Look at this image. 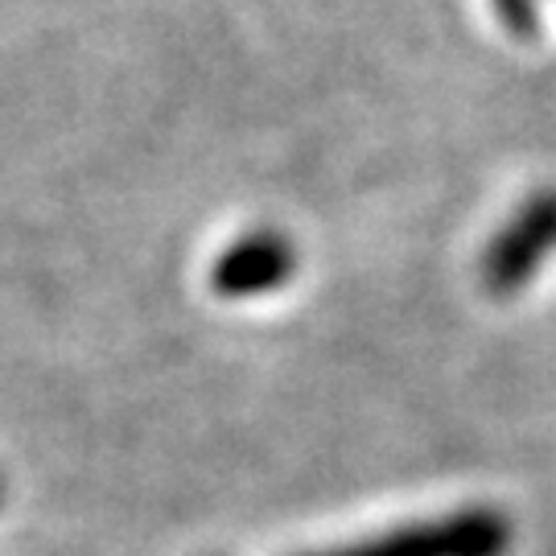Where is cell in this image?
I'll use <instances>...</instances> for the list:
<instances>
[{"instance_id":"cell-5","label":"cell","mask_w":556,"mask_h":556,"mask_svg":"<svg viewBox=\"0 0 556 556\" xmlns=\"http://www.w3.org/2000/svg\"><path fill=\"white\" fill-rule=\"evenodd\" d=\"M0 498H4V486H0Z\"/></svg>"},{"instance_id":"cell-1","label":"cell","mask_w":556,"mask_h":556,"mask_svg":"<svg viewBox=\"0 0 556 556\" xmlns=\"http://www.w3.org/2000/svg\"><path fill=\"white\" fill-rule=\"evenodd\" d=\"M511 523L495 507H470L429 523H408L388 536H371L351 548H330L314 556H507Z\"/></svg>"},{"instance_id":"cell-2","label":"cell","mask_w":556,"mask_h":556,"mask_svg":"<svg viewBox=\"0 0 556 556\" xmlns=\"http://www.w3.org/2000/svg\"><path fill=\"white\" fill-rule=\"evenodd\" d=\"M556 252V190H540L516 211V219L507 223L486 256H482V285L495 298H511L519 293L532 273L540 268V260Z\"/></svg>"},{"instance_id":"cell-3","label":"cell","mask_w":556,"mask_h":556,"mask_svg":"<svg viewBox=\"0 0 556 556\" xmlns=\"http://www.w3.org/2000/svg\"><path fill=\"white\" fill-rule=\"evenodd\" d=\"M293 273H298L293 239H285L280 231H248L211 264V289L219 298H260L293 280Z\"/></svg>"},{"instance_id":"cell-4","label":"cell","mask_w":556,"mask_h":556,"mask_svg":"<svg viewBox=\"0 0 556 556\" xmlns=\"http://www.w3.org/2000/svg\"><path fill=\"white\" fill-rule=\"evenodd\" d=\"M495 4H498V17L507 21V29H516V34H532L536 29L532 0H495Z\"/></svg>"}]
</instances>
